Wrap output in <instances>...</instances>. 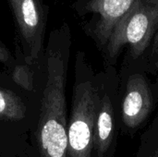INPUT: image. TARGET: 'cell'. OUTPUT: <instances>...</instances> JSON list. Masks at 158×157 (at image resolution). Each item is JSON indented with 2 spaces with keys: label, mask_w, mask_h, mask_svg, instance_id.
I'll list each match as a JSON object with an SVG mask.
<instances>
[{
  "label": "cell",
  "mask_w": 158,
  "mask_h": 157,
  "mask_svg": "<svg viewBox=\"0 0 158 157\" xmlns=\"http://www.w3.org/2000/svg\"><path fill=\"white\" fill-rule=\"evenodd\" d=\"M26 114V106L23 101L15 93L0 87V120L19 121Z\"/></svg>",
  "instance_id": "obj_8"
},
{
  "label": "cell",
  "mask_w": 158,
  "mask_h": 157,
  "mask_svg": "<svg viewBox=\"0 0 158 157\" xmlns=\"http://www.w3.org/2000/svg\"><path fill=\"white\" fill-rule=\"evenodd\" d=\"M152 53H153V56H158V29L155 37H154V40H153Z\"/></svg>",
  "instance_id": "obj_11"
},
{
  "label": "cell",
  "mask_w": 158,
  "mask_h": 157,
  "mask_svg": "<svg viewBox=\"0 0 158 157\" xmlns=\"http://www.w3.org/2000/svg\"><path fill=\"white\" fill-rule=\"evenodd\" d=\"M101 99L98 87L94 81L81 77L76 68L68 125V157H92L94 123Z\"/></svg>",
  "instance_id": "obj_3"
},
{
  "label": "cell",
  "mask_w": 158,
  "mask_h": 157,
  "mask_svg": "<svg viewBox=\"0 0 158 157\" xmlns=\"http://www.w3.org/2000/svg\"><path fill=\"white\" fill-rule=\"evenodd\" d=\"M14 19L23 60L36 63L44 51V42L49 13L44 0H7Z\"/></svg>",
  "instance_id": "obj_4"
},
{
  "label": "cell",
  "mask_w": 158,
  "mask_h": 157,
  "mask_svg": "<svg viewBox=\"0 0 158 157\" xmlns=\"http://www.w3.org/2000/svg\"><path fill=\"white\" fill-rule=\"evenodd\" d=\"M156 157H158V150H157V153H156Z\"/></svg>",
  "instance_id": "obj_13"
},
{
  "label": "cell",
  "mask_w": 158,
  "mask_h": 157,
  "mask_svg": "<svg viewBox=\"0 0 158 157\" xmlns=\"http://www.w3.org/2000/svg\"><path fill=\"white\" fill-rule=\"evenodd\" d=\"M70 45V29L65 21L51 31L44 50L46 82L36 133L41 157H68L66 82Z\"/></svg>",
  "instance_id": "obj_1"
},
{
  "label": "cell",
  "mask_w": 158,
  "mask_h": 157,
  "mask_svg": "<svg viewBox=\"0 0 158 157\" xmlns=\"http://www.w3.org/2000/svg\"><path fill=\"white\" fill-rule=\"evenodd\" d=\"M153 97L147 81L142 75H133L128 81L122 105L124 124L131 129L138 127L150 114Z\"/></svg>",
  "instance_id": "obj_6"
},
{
  "label": "cell",
  "mask_w": 158,
  "mask_h": 157,
  "mask_svg": "<svg viewBox=\"0 0 158 157\" xmlns=\"http://www.w3.org/2000/svg\"><path fill=\"white\" fill-rule=\"evenodd\" d=\"M31 66L24 61V64L16 65L12 72L14 82L26 91L33 90V73Z\"/></svg>",
  "instance_id": "obj_9"
},
{
  "label": "cell",
  "mask_w": 158,
  "mask_h": 157,
  "mask_svg": "<svg viewBox=\"0 0 158 157\" xmlns=\"http://www.w3.org/2000/svg\"><path fill=\"white\" fill-rule=\"evenodd\" d=\"M136 0H76L71 7L79 16H91L83 25L98 46L106 47L117 24Z\"/></svg>",
  "instance_id": "obj_5"
},
{
  "label": "cell",
  "mask_w": 158,
  "mask_h": 157,
  "mask_svg": "<svg viewBox=\"0 0 158 157\" xmlns=\"http://www.w3.org/2000/svg\"><path fill=\"white\" fill-rule=\"evenodd\" d=\"M156 67H157V68H158V59H157V61H156Z\"/></svg>",
  "instance_id": "obj_12"
},
{
  "label": "cell",
  "mask_w": 158,
  "mask_h": 157,
  "mask_svg": "<svg viewBox=\"0 0 158 157\" xmlns=\"http://www.w3.org/2000/svg\"><path fill=\"white\" fill-rule=\"evenodd\" d=\"M0 62L5 65H9L12 62L11 53L1 40H0Z\"/></svg>",
  "instance_id": "obj_10"
},
{
  "label": "cell",
  "mask_w": 158,
  "mask_h": 157,
  "mask_svg": "<svg viewBox=\"0 0 158 157\" xmlns=\"http://www.w3.org/2000/svg\"><path fill=\"white\" fill-rule=\"evenodd\" d=\"M114 125L113 106L109 96L106 94L101 99L94 131V149L99 157H103L106 155L112 143Z\"/></svg>",
  "instance_id": "obj_7"
},
{
  "label": "cell",
  "mask_w": 158,
  "mask_h": 157,
  "mask_svg": "<svg viewBox=\"0 0 158 157\" xmlns=\"http://www.w3.org/2000/svg\"><path fill=\"white\" fill-rule=\"evenodd\" d=\"M158 29V0H136L112 31L106 45V56L114 60L129 45L133 58L148 48Z\"/></svg>",
  "instance_id": "obj_2"
}]
</instances>
